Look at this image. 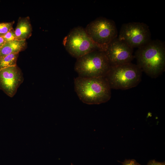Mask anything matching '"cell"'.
Returning a JSON list of instances; mask_svg holds the SVG:
<instances>
[{
    "label": "cell",
    "instance_id": "8fae6325",
    "mask_svg": "<svg viewBox=\"0 0 165 165\" xmlns=\"http://www.w3.org/2000/svg\"><path fill=\"white\" fill-rule=\"evenodd\" d=\"M26 40H15L6 42L0 49V57L11 53H19L26 48Z\"/></svg>",
    "mask_w": 165,
    "mask_h": 165
},
{
    "label": "cell",
    "instance_id": "ba28073f",
    "mask_svg": "<svg viewBox=\"0 0 165 165\" xmlns=\"http://www.w3.org/2000/svg\"><path fill=\"white\" fill-rule=\"evenodd\" d=\"M133 49L118 37L113 39L107 46L105 51L111 67L131 62L134 55Z\"/></svg>",
    "mask_w": 165,
    "mask_h": 165
},
{
    "label": "cell",
    "instance_id": "7a4b0ae2",
    "mask_svg": "<svg viewBox=\"0 0 165 165\" xmlns=\"http://www.w3.org/2000/svg\"><path fill=\"white\" fill-rule=\"evenodd\" d=\"M75 91L79 99L89 105L99 104L108 101L111 89L105 77L78 76L74 80Z\"/></svg>",
    "mask_w": 165,
    "mask_h": 165
},
{
    "label": "cell",
    "instance_id": "277c9868",
    "mask_svg": "<svg viewBox=\"0 0 165 165\" xmlns=\"http://www.w3.org/2000/svg\"><path fill=\"white\" fill-rule=\"evenodd\" d=\"M110 67L105 52L97 50L77 59L74 69L80 77H105Z\"/></svg>",
    "mask_w": 165,
    "mask_h": 165
},
{
    "label": "cell",
    "instance_id": "2e32d148",
    "mask_svg": "<svg viewBox=\"0 0 165 165\" xmlns=\"http://www.w3.org/2000/svg\"><path fill=\"white\" fill-rule=\"evenodd\" d=\"M147 165H165V162H159L153 160L149 161Z\"/></svg>",
    "mask_w": 165,
    "mask_h": 165
},
{
    "label": "cell",
    "instance_id": "52a82bcc",
    "mask_svg": "<svg viewBox=\"0 0 165 165\" xmlns=\"http://www.w3.org/2000/svg\"><path fill=\"white\" fill-rule=\"evenodd\" d=\"M117 37L133 49L140 47L152 40L148 26L139 22L123 24Z\"/></svg>",
    "mask_w": 165,
    "mask_h": 165
},
{
    "label": "cell",
    "instance_id": "9a60e30c",
    "mask_svg": "<svg viewBox=\"0 0 165 165\" xmlns=\"http://www.w3.org/2000/svg\"><path fill=\"white\" fill-rule=\"evenodd\" d=\"M122 163V165H141L134 159H126Z\"/></svg>",
    "mask_w": 165,
    "mask_h": 165
},
{
    "label": "cell",
    "instance_id": "9c48e42d",
    "mask_svg": "<svg viewBox=\"0 0 165 165\" xmlns=\"http://www.w3.org/2000/svg\"><path fill=\"white\" fill-rule=\"evenodd\" d=\"M23 80L21 71L17 65L0 70V89L11 97L15 94Z\"/></svg>",
    "mask_w": 165,
    "mask_h": 165
},
{
    "label": "cell",
    "instance_id": "8992f818",
    "mask_svg": "<svg viewBox=\"0 0 165 165\" xmlns=\"http://www.w3.org/2000/svg\"><path fill=\"white\" fill-rule=\"evenodd\" d=\"M85 29L93 41L103 48L105 51L108 45L118 37V31L115 22L105 18L96 19L89 23Z\"/></svg>",
    "mask_w": 165,
    "mask_h": 165
},
{
    "label": "cell",
    "instance_id": "e0dca14e",
    "mask_svg": "<svg viewBox=\"0 0 165 165\" xmlns=\"http://www.w3.org/2000/svg\"><path fill=\"white\" fill-rule=\"evenodd\" d=\"M6 42L2 37H0V49Z\"/></svg>",
    "mask_w": 165,
    "mask_h": 165
},
{
    "label": "cell",
    "instance_id": "7c38bea8",
    "mask_svg": "<svg viewBox=\"0 0 165 165\" xmlns=\"http://www.w3.org/2000/svg\"><path fill=\"white\" fill-rule=\"evenodd\" d=\"M19 53H11L0 57V70L9 67L16 65Z\"/></svg>",
    "mask_w": 165,
    "mask_h": 165
},
{
    "label": "cell",
    "instance_id": "30bf717a",
    "mask_svg": "<svg viewBox=\"0 0 165 165\" xmlns=\"http://www.w3.org/2000/svg\"><path fill=\"white\" fill-rule=\"evenodd\" d=\"M15 31L16 40H26L31 37L32 28L29 17H20Z\"/></svg>",
    "mask_w": 165,
    "mask_h": 165
},
{
    "label": "cell",
    "instance_id": "6da1fadb",
    "mask_svg": "<svg viewBox=\"0 0 165 165\" xmlns=\"http://www.w3.org/2000/svg\"><path fill=\"white\" fill-rule=\"evenodd\" d=\"M134 57L137 64L152 78L158 76L165 69V44L158 39L151 40L138 48Z\"/></svg>",
    "mask_w": 165,
    "mask_h": 165
},
{
    "label": "cell",
    "instance_id": "5b68a950",
    "mask_svg": "<svg viewBox=\"0 0 165 165\" xmlns=\"http://www.w3.org/2000/svg\"><path fill=\"white\" fill-rule=\"evenodd\" d=\"M63 43L68 53L77 59L95 51H105L93 41L85 28L80 26L72 29L64 38Z\"/></svg>",
    "mask_w": 165,
    "mask_h": 165
},
{
    "label": "cell",
    "instance_id": "4fadbf2b",
    "mask_svg": "<svg viewBox=\"0 0 165 165\" xmlns=\"http://www.w3.org/2000/svg\"><path fill=\"white\" fill-rule=\"evenodd\" d=\"M14 23V21L10 22L0 23V37L3 36L12 28Z\"/></svg>",
    "mask_w": 165,
    "mask_h": 165
},
{
    "label": "cell",
    "instance_id": "3957f363",
    "mask_svg": "<svg viewBox=\"0 0 165 165\" xmlns=\"http://www.w3.org/2000/svg\"><path fill=\"white\" fill-rule=\"evenodd\" d=\"M142 72L137 64L131 62L111 67L105 77L111 89L126 90L139 83Z\"/></svg>",
    "mask_w": 165,
    "mask_h": 165
},
{
    "label": "cell",
    "instance_id": "5bb4252c",
    "mask_svg": "<svg viewBox=\"0 0 165 165\" xmlns=\"http://www.w3.org/2000/svg\"><path fill=\"white\" fill-rule=\"evenodd\" d=\"M2 37L6 42L16 40L15 30L13 28Z\"/></svg>",
    "mask_w": 165,
    "mask_h": 165
}]
</instances>
